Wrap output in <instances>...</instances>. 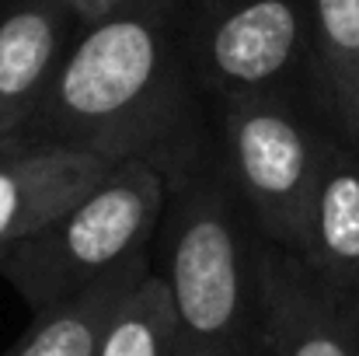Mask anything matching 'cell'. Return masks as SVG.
<instances>
[{
    "instance_id": "2",
    "label": "cell",
    "mask_w": 359,
    "mask_h": 356,
    "mask_svg": "<svg viewBox=\"0 0 359 356\" xmlns=\"http://www.w3.org/2000/svg\"><path fill=\"white\" fill-rule=\"evenodd\" d=\"M175 356H258L255 228L227 175L192 164L171 182L161 220Z\"/></svg>"
},
{
    "instance_id": "9",
    "label": "cell",
    "mask_w": 359,
    "mask_h": 356,
    "mask_svg": "<svg viewBox=\"0 0 359 356\" xmlns=\"http://www.w3.org/2000/svg\"><path fill=\"white\" fill-rule=\"evenodd\" d=\"M300 258L325 279L359 290V147L335 133L321 147Z\"/></svg>"
},
{
    "instance_id": "8",
    "label": "cell",
    "mask_w": 359,
    "mask_h": 356,
    "mask_svg": "<svg viewBox=\"0 0 359 356\" xmlns=\"http://www.w3.org/2000/svg\"><path fill=\"white\" fill-rule=\"evenodd\" d=\"M119 161L70 147L0 150V248L39 235L81 203Z\"/></svg>"
},
{
    "instance_id": "6",
    "label": "cell",
    "mask_w": 359,
    "mask_h": 356,
    "mask_svg": "<svg viewBox=\"0 0 359 356\" xmlns=\"http://www.w3.org/2000/svg\"><path fill=\"white\" fill-rule=\"evenodd\" d=\"M258 356H359V290L311 269L255 231Z\"/></svg>"
},
{
    "instance_id": "5",
    "label": "cell",
    "mask_w": 359,
    "mask_h": 356,
    "mask_svg": "<svg viewBox=\"0 0 359 356\" xmlns=\"http://www.w3.org/2000/svg\"><path fill=\"white\" fill-rule=\"evenodd\" d=\"M220 105L227 182L244 217L262 237L300 255L321 147L332 129L300 112L290 98L248 95Z\"/></svg>"
},
{
    "instance_id": "4",
    "label": "cell",
    "mask_w": 359,
    "mask_h": 356,
    "mask_svg": "<svg viewBox=\"0 0 359 356\" xmlns=\"http://www.w3.org/2000/svg\"><path fill=\"white\" fill-rule=\"evenodd\" d=\"M185 53L196 88L213 102H297V84L318 98L311 0H185Z\"/></svg>"
},
{
    "instance_id": "11",
    "label": "cell",
    "mask_w": 359,
    "mask_h": 356,
    "mask_svg": "<svg viewBox=\"0 0 359 356\" xmlns=\"http://www.w3.org/2000/svg\"><path fill=\"white\" fill-rule=\"evenodd\" d=\"M311 18L321 116L359 147V0H311Z\"/></svg>"
},
{
    "instance_id": "7",
    "label": "cell",
    "mask_w": 359,
    "mask_h": 356,
    "mask_svg": "<svg viewBox=\"0 0 359 356\" xmlns=\"http://www.w3.org/2000/svg\"><path fill=\"white\" fill-rule=\"evenodd\" d=\"M77 32V18L60 0L0 7V150L18 143Z\"/></svg>"
},
{
    "instance_id": "1",
    "label": "cell",
    "mask_w": 359,
    "mask_h": 356,
    "mask_svg": "<svg viewBox=\"0 0 359 356\" xmlns=\"http://www.w3.org/2000/svg\"><path fill=\"white\" fill-rule=\"evenodd\" d=\"M185 0H122L63 53L14 147H70L105 161L143 157L175 182L196 161L185 140Z\"/></svg>"
},
{
    "instance_id": "10",
    "label": "cell",
    "mask_w": 359,
    "mask_h": 356,
    "mask_svg": "<svg viewBox=\"0 0 359 356\" xmlns=\"http://www.w3.org/2000/svg\"><path fill=\"white\" fill-rule=\"evenodd\" d=\"M150 269H154L150 255L133 258L129 265L98 279L95 286H88L46 311H35V322L4 356H95L112 311Z\"/></svg>"
},
{
    "instance_id": "3",
    "label": "cell",
    "mask_w": 359,
    "mask_h": 356,
    "mask_svg": "<svg viewBox=\"0 0 359 356\" xmlns=\"http://www.w3.org/2000/svg\"><path fill=\"white\" fill-rule=\"evenodd\" d=\"M171 182L143 157L119 161L81 203L39 235L0 248V276L35 311H46L133 258L150 255Z\"/></svg>"
},
{
    "instance_id": "13",
    "label": "cell",
    "mask_w": 359,
    "mask_h": 356,
    "mask_svg": "<svg viewBox=\"0 0 359 356\" xmlns=\"http://www.w3.org/2000/svg\"><path fill=\"white\" fill-rule=\"evenodd\" d=\"M74 18H77V25L84 28V25H91V21H98V18H105L112 7H119L122 0H60Z\"/></svg>"
},
{
    "instance_id": "12",
    "label": "cell",
    "mask_w": 359,
    "mask_h": 356,
    "mask_svg": "<svg viewBox=\"0 0 359 356\" xmlns=\"http://www.w3.org/2000/svg\"><path fill=\"white\" fill-rule=\"evenodd\" d=\"M95 356H175L168 286L157 269L119 301Z\"/></svg>"
}]
</instances>
